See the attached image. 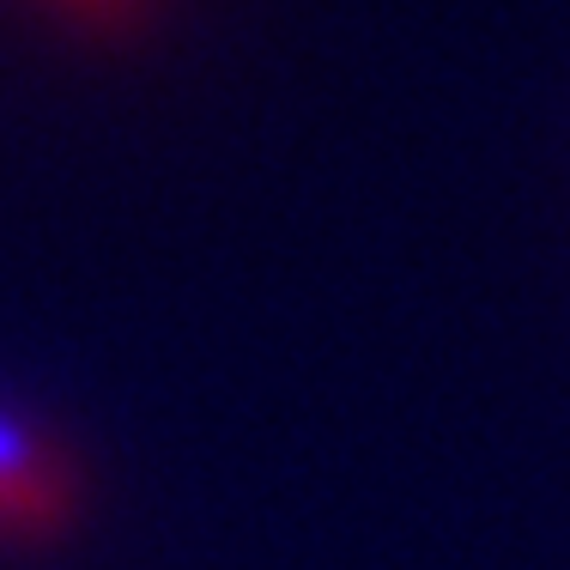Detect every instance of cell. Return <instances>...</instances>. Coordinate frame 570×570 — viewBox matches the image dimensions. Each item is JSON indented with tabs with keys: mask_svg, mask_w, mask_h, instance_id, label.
I'll list each match as a JSON object with an SVG mask.
<instances>
[{
	"mask_svg": "<svg viewBox=\"0 0 570 570\" xmlns=\"http://www.w3.org/2000/svg\"><path fill=\"white\" fill-rule=\"evenodd\" d=\"M79 510L86 485L73 450L43 419L0 401V547H56Z\"/></svg>",
	"mask_w": 570,
	"mask_h": 570,
	"instance_id": "6da1fadb",
	"label": "cell"
}]
</instances>
